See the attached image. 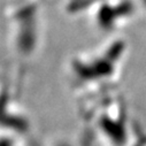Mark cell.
<instances>
[{"label": "cell", "mask_w": 146, "mask_h": 146, "mask_svg": "<svg viewBox=\"0 0 146 146\" xmlns=\"http://www.w3.org/2000/svg\"><path fill=\"white\" fill-rule=\"evenodd\" d=\"M56 146H68V145H66V144H60V145H56Z\"/></svg>", "instance_id": "6da1fadb"}]
</instances>
